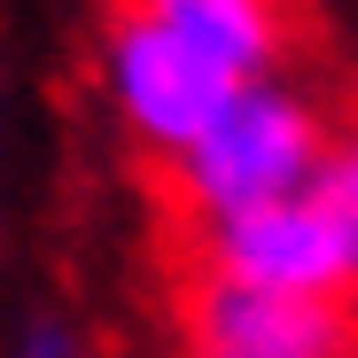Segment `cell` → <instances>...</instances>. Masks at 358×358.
I'll use <instances>...</instances> for the list:
<instances>
[{
	"label": "cell",
	"instance_id": "obj_4",
	"mask_svg": "<svg viewBox=\"0 0 358 358\" xmlns=\"http://www.w3.org/2000/svg\"><path fill=\"white\" fill-rule=\"evenodd\" d=\"M179 335L187 350H218V358H358V304H304V296H265L187 273Z\"/></svg>",
	"mask_w": 358,
	"mask_h": 358
},
{
	"label": "cell",
	"instance_id": "obj_1",
	"mask_svg": "<svg viewBox=\"0 0 358 358\" xmlns=\"http://www.w3.org/2000/svg\"><path fill=\"white\" fill-rule=\"evenodd\" d=\"M327 141H335V109L320 101V86L280 71L257 86H234L210 109V125L171 164H156V179L179 226H218L288 195H312L327 171Z\"/></svg>",
	"mask_w": 358,
	"mask_h": 358
},
{
	"label": "cell",
	"instance_id": "obj_5",
	"mask_svg": "<svg viewBox=\"0 0 358 358\" xmlns=\"http://www.w3.org/2000/svg\"><path fill=\"white\" fill-rule=\"evenodd\" d=\"M141 8L226 86L280 78L296 55V0H141Z\"/></svg>",
	"mask_w": 358,
	"mask_h": 358
},
{
	"label": "cell",
	"instance_id": "obj_7",
	"mask_svg": "<svg viewBox=\"0 0 358 358\" xmlns=\"http://www.w3.org/2000/svg\"><path fill=\"white\" fill-rule=\"evenodd\" d=\"M0 358H86V343H78L71 320L39 312V320H24V327L8 335V350H0Z\"/></svg>",
	"mask_w": 358,
	"mask_h": 358
},
{
	"label": "cell",
	"instance_id": "obj_3",
	"mask_svg": "<svg viewBox=\"0 0 358 358\" xmlns=\"http://www.w3.org/2000/svg\"><path fill=\"white\" fill-rule=\"evenodd\" d=\"M94 78H101V101H109V125L125 133V148L141 164H171L210 125V109L234 94L218 71H203L195 55L141 8V0H109L101 8Z\"/></svg>",
	"mask_w": 358,
	"mask_h": 358
},
{
	"label": "cell",
	"instance_id": "obj_8",
	"mask_svg": "<svg viewBox=\"0 0 358 358\" xmlns=\"http://www.w3.org/2000/svg\"><path fill=\"white\" fill-rule=\"evenodd\" d=\"M179 358H218V350H179Z\"/></svg>",
	"mask_w": 358,
	"mask_h": 358
},
{
	"label": "cell",
	"instance_id": "obj_6",
	"mask_svg": "<svg viewBox=\"0 0 358 358\" xmlns=\"http://www.w3.org/2000/svg\"><path fill=\"white\" fill-rule=\"evenodd\" d=\"M320 195H327V203L350 218V234H358V109H350V117H335V141H327Z\"/></svg>",
	"mask_w": 358,
	"mask_h": 358
},
{
	"label": "cell",
	"instance_id": "obj_2",
	"mask_svg": "<svg viewBox=\"0 0 358 358\" xmlns=\"http://www.w3.org/2000/svg\"><path fill=\"white\" fill-rule=\"evenodd\" d=\"M187 273L265 296H304V304H358V234L312 187L218 226H187Z\"/></svg>",
	"mask_w": 358,
	"mask_h": 358
}]
</instances>
